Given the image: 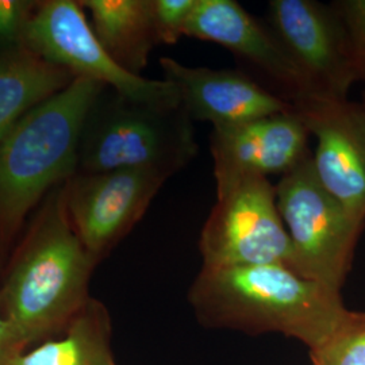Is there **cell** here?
<instances>
[{
    "mask_svg": "<svg viewBox=\"0 0 365 365\" xmlns=\"http://www.w3.org/2000/svg\"><path fill=\"white\" fill-rule=\"evenodd\" d=\"M361 103H363V105H364V107H365V92H364V95H363V101H361Z\"/></svg>",
    "mask_w": 365,
    "mask_h": 365,
    "instance_id": "22",
    "label": "cell"
},
{
    "mask_svg": "<svg viewBox=\"0 0 365 365\" xmlns=\"http://www.w3.org/2000/svg\"><path fill=\"white\" fill-rule=\"evenodd\" d=\"M185 37L225 48L289 105L317 99L309 80L274 31L235 0H197Z\"/></svg>",
    "mask_w": 365,
    "mask_h": 365,
    "instance_id": "10",
    "label": "cell"
},
{
    "mask_svg": "<svg viewBox=\"0 0 365 365\" xmlns=\"http://www.w3.org/2000/svg\"><path fill=\"white\" fill-rule=\"evenodd\" d=\"M315 137L314 170L354 218L365 222V107L349 99H310L295 106Z\"/></svg>",
    "mask_w": 365,
    "mask_h": 365,
    "instance_id": "11",
    "label": "cell"
},
{
    "mask_svg": "<svg viewBox=\"0 0 365 365\" xmlns=\"http://www.w3.org/2000/svg\"><path fill=\"white\" fill-rule=\"evenodd\" d=\"M111 334L108 310L90 298L58 336L24 353L11 365H117Z\"/></svg>",
    "mask_w": 365,
    "mask_h": 365,
    "instance_id": "16",
    "label": "cell"
},
{
    "mask_svg": "<svg viewBox=\"0 0 365 365\" xmlns=\"http://www.w3.org/2000/svg\"><path fill=\"white\" fill-rule=\"evenodd\" d=\"M268 26L309 80L317 99H348L356 80L348 34L333 4L271 0Z\"/></svg>",
    "mask_w": 365,
    "mask_h": 365,
    "instance_id": "9",
    "label": "cell"
},
{
    "mask_svg": "<svg viewBox=\"0 0 365 365\" xmlns=\"http://www.w3.org/2000/svg\"><path fill=\"white\" fill-rule=\"evenodd\" d=\"M197 153L194 120L180 103L141 102L105 87L83 123L78 173L149 170L172 178Z\"/></svg>",
    "mask_w": 365,
    "mask_h": 365,
    "instance_id": "4",
    "label": "cell"
},
{
    "mask_svg": "<svg viewBox=\"0 0 365 365\" xmlns=\"http://www.w3.org/2000/svg\"><path fill=\"white\" fill-rule=\"evenodd\" d=\"M149 170L76 173L66 182V210L81 244L98 262L143 220L170 179Z\"/></svg>",
    "mask_w": 365,
    "mask_h": 365,
    "instance_id": "8",
    "label": "cell"
},
{
    "mask_svg": "<svg viewBox=\"0 0 365 365\" xmlns=\"http://www.w3.org/2000/svg\"><path fill=\"white\" fill-rule=\"evenodd\" d=\"M310 357L313 365H365V313L346 310Z\"/></svg>",
    "mask_w": 365,
    "mask_h": 365,
    "instance_id": "17",
    "label": "cell"
},
{
    "mask_svg": "<svg viewBox=\"0 0 365 365\" xmlns=\"http://www.w3.org/2000/svg\"><path fill=\"white\" fill-rule=\"evenodd\" d=\"M197 0H152L157 43L175 45L185 37Z\"/></svg>",
    "mask_w": 365,
    "mask_h": 365,
    "instance_id": "18",
    "label": "cell"
},
{
    "mask_svg": "<svg viewBox=\"0 0 365 365\" xmlns=\"http://www.w3.org/2000/svg\"><path fill=\"white\" fill-rule=\"evenodd\" d=\"M105 87L88 78L72 80L0 140V272L42 200L78 173L83 123Z\"/></svg>",
    "mask_w": 365,
    "mask_h": 365,
    "instance_id": "3",
    "label": "cell"
},
{
    "mask_svg": "<svg viewBox=\"0 0 365 365\" xmlns=\"http://www.w3.org/2000/svg\"><path fill=\"white\" fill-rule=\"evenodd\" d=\"M36 1L0 0V46L19 45Z\"/></svg>",
    "mask_w": 365,
    "mask_h": 365,
    "instance_id": "20",
    "label": "cell"
},
{
    "mask_svg": "<svg viewBox=\"0 0 365 365\" xmlns=\"http://www.w3.org/2000/svg\"><path fill=\"white\" fill-rule=\"evenodd\" d=\"M29 345L21 333L0 314V365H11L27 352Z\"/></svg>",
    "mask_w": 365,
    "mask_h": 365,
    "instance_id": "21",
    "label": "cell"
},
{
    "mask_svg": "<svg viewBox=\"0 0 365 365\" xmlns=\"http://www.w3.org/2000/svg\"><path fill=\"white\" fill-rule=\"evenodd\" d=\"M274 190L291 242L289 269L341 292L365 222L327 192L314 170L313 153L283 175Z\"/></svg>",
    "mask_w": 365,
    "mask_h": 365,
    "instance_id": "5",
    "label": "cell"
},
{
    "mask_svg": "<svg viewBox=\"0 0 365 365\" xmlns=\"http://www.w3.org/2000/svg\"><path fill=\"white\" fill-rule=\"evenodd\" d=\"M331 4L348 34L354 80L365 84V0H339Z\"/></svg>",
    "mask_w": 365,
    "mask_h": 365,
    "instance_id": "19",
    "label": "cell"
},
{
    "mask_svg": "<svg viewBox=\"0 0 365 365\" xmlns=\"http://www.w3.org/2000/svg\"><path fill=\"white\" fill-rule=\"evenodd\" d=\"M92 30L114 63L143 76L157 43L152 0H81Z\"/></svg>",
    "mask_w": 365,
    "mask_h": 365,
    "instance_id": "14",
    "label": "cell"
},
{
    "mask_svg": "<svg viewBox=\"0 0 365 365\" xmlns=\"http://www.w3.org/2000/svg\"><path fill=\"white\" fill-rule=\"evenodd\" d=\"M309 138L310 131L294 108L230 128H214L210 152L214 170L283 176L313 153Z\"/></svg>",
    "mask_w": 365,
    "mask_h": 365,
    "instance_id": "13",
    "label": "cell"
},
{
    "mask_svg": "<svg viewBox=\"0 0 365 365\" xmlns=\"http://www.w3.org/2000/svg\"><path fill=\"white\" fill-rule=\"evenodd\" d=\"M160 66L184 111L194 122H210L212 129L295 108L240 69L184 66L170 57H161Z\"/></svg>",
    "mask_w": 365,
    "mask_h": 365,
    "instance_id": "12",
    "label": "cell"
},
{
    "mask_svg": "<svg viewBox=\"0 0 365 365\" xmlns=\"http://www.w3.org/2000/svg\"><path fill=\"white\" fill-rule=\"evenodd\" d=\"M75 78L22 43L0 46V140L31 108L64 90Z\"/></svg>",
    "mask_w": 365,
    "mask_h": 365,
    "instance_id": "15",
    "label": "cell"
},
{
    "mask_svg": "<svg viewBox=\"0 0 365 365\" xmlns=\"http://www.w3.org/2000/svg\"><path fill=\"white\" fill-rule=\"evenodd\" d=\"M188 300L205 327L280 333L310 351L330 336L348 310L339 291L280 264L202 267Z\"/></svg>",
    "mask_w": 365,
    "mask_h": 365,
    "instance_id": "2",
    "label": "cell"
},
{
    "mask_svg": "<svg viewBox=\"0 0 365 365\" xmlns=\"http://www.w3.org/2000/svg\"><path fill=\"white\" fill-rule=\"evenodd\" d=\"M66 182L53 188L34 211L0 272V314L29 348L66 329L91 298L88 286L99 264L73 230Z\"/></svg>",
    "mask_w": 365,
    "mask_h": 365,
    "instance_id": "1",
    "label": "cell"
},
{
    "mask_svg": "<svg viewBox=\"0 0 365 365\" xmlns=\"http://www.w3.org/2000/svg\"><path fill=\"white\" fill-rule=\"evenodd\" d=\"M21 43L75 78L96 81L130 99L158 105L179 103L176 90L168 81L134 76L114 63L96 38L80 1H36Z\"/></svg>",
    "mask_w": 365,
    "mask_h": 365,
    "instance_id": "7",
    "label": "cell"
},
{
    "mask_svg": "<svg viewBox=\"0 0 365 365\" xmlns=\"http://www.w3.org/2000/svg\"><path fill=\"white\" fill-rule=\"evenodd\" d=\"M217 200L199 237L203 267L280 264L289 268L291 242L268 178L214 170Z\"/></svg>",
    "mask_w": 365,
    "mask_h": 365,
    "instance_id": "6",
    "label": "cell"
}]
</instances>
